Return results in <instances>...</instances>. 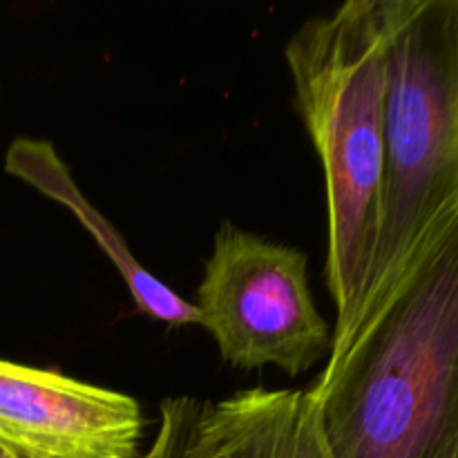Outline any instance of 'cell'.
<instances>
[{"mask_svg":"<svg viewBox=\"0 0 458 458\" xmlns=\"http://www.w3.org/2000/svg\"><path fill=\"white\" fill-rule=\"evenodd\" d=\"M307 392L331 458H458V219Z\"/></svg>","mask_w":458,"mask_h":458,"instance_id":"obj_1","label":"cell"},{"mask_svg":"<svg viewBox=\"0 0 458 458\" xmlns=\"http://www.w3.org/2000/svg\"><path fill=\"white\" fill-rule=\"evenodd\" d=\"M385 179L365 295L335 365L458 219V0H378Z\"/></svg>","mask_w":458,"mask_h":458,"instance_id":"obj_2","label":"cell"},{"mask_svg":"<svg viewBox=\"0 0 458 458\" xmlns=\"http://www.w3.org/2000/svg\"><path fill=\"white\" fill-rule=\"evenodd\" d=\"M298 110L325 168L331 352L347 338L378 242L385 179V43L378 0L304 22L284 49Z\"/></svg>","mask_w":458,"mask_h":458,"instance_id":"obj_3","label":"cell"},{"mask_svg":"<svg viewBox=\"0 0 458 458\" xmlns=\"http://www.w3.org/2000/svg\"><path fill=\"white\" fill-rule=\"evenodd\" d=\"M195 307L235 369L277 367L300 376L331 353L334 331L311 295L307 253L233 222L215 233Z\"/></svg>","mask_w":458,"mask_h":458,"instance_id":"obj_4","label":"cell"},{"mask_svg":"<svg viewBox=\"0 0 458 458\" xmlns=\"http://www.w3.org/2000/svg\"><path fill=\"white\" fill-rule=\"evenodd\" d=\"M146 419L128 394L0 360V441L36 458H141Z\"/></svg>","mask_w":458,"mask_h":458,"instance_id":"obj_5","label":"cell"},{"mask_svg":"<svg viewBox=\"0 0 458 458\" xmlns=\"http://www.w3.org/2000/svg\"><path fill=\"white\" fill-rule=\"evenodd\" d=\"M188 441L195 458H331L307 389L253 387L199 401Z\"/></svg>","mask_w":458,"mask_h":458,"instance_id":"obj_6","label":"cell"},{"mask_svg":"<svg viewBox=\"0 0 458 458\" xmlns=\"http://www.w3.org/2000/svg\"><path fill=\"white\" fill-rule=\"evenodd\" d=\"M4 170L21 182L30 183L47 199L65 206L83 224V228H88L98 249L107 255V259L123 277L139 311L165 327L199 325V311L195 304L183 300L159 277L146 271V267L125 244L123 235L76 186L70 168L52 143L45 139L18 137L4 155Z\"/></svg>","mask_w":458,"mask_h":458,"instance_id":"obj_7","label":"cell"},{"mask_svg":"<svg viewBox=\"0 0 458 458\" xmlns=\"http://www.w3.org/2000/svg\"><path fill=\"white\" fill-rule=\"evenodd\" d=\"M195 398L173 396L161 403L159 429L141 458H195L191 452V423L197 410Z\"/></svg>","mask_w":458,"mask_h":458,"instance_id":"obj_8","label":"cell"},{"mask_svg":"<svg viewBox=\"0 0 458 458\" xmlns=\"http://www.w3.org/2000/svg\"><path fill=\"white\" fill-rule=\"evenodd\" d=\"M0 458H36L31 454H27V452L18 450V447L9 445V443L0 441Z\"/></svg>","mask_w":458,"mask_h":458,"instance_id":"obj_9","label":"cell"}]
</instances>
